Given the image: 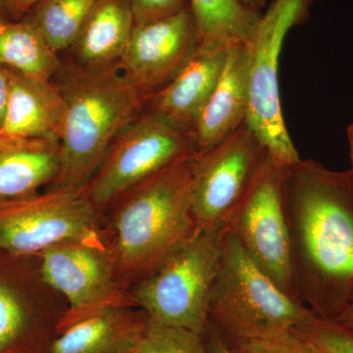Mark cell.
<instances>
[{"instance_id":"6da1fadb","label":"cell","mask_w":353,"mask_h":353,"mask_svg":"<svg viewBox=\"0 0 353 353\" xmlns=\"http://www.w3.org/2000/svg\"><path fill=\"white\" fill-rule=\"evenodd\" d=\"M283 192L299 301L334 321L353 303V173L301 159Z\"/></svg>"},{"instance_id":"7a4b0ae2","label":"cell","mask_w":353,"mask_h":353,"mask_svg":"<svg viewBox=\"0 0 353 353\" xmlns=\"http://www.w3.org/2000/svg\"><path fill=\"white\" fill-rule=\"evenodd\" d=\"M64 101L60 132L61 164L48 190H81L101 166L109 148L150 97L120 69L62 63L52 79Z\"/></svg>"},{"instance_id":"3957f363","label":"cell","mask_w":353,"mask_h":353,"mask_svg":"<svg viewBox=\"0 0 353 353\" xmlns=\"http://www.w3.org/2000/svg\"><path fill=\"white\" fill-rule=\"evenodd\" d=\"M199 152L176 160L113 204L110 252L117 275L141 281L196 233L192 194Z\"/></svg>"},{"instance_id":"277c9868","label":"cell","mask_w":353,"mask_h":353,"mask_svg":"<svg viewBox=\"0 0 353 353\" xmlns=\"http://www.w3.org/2000/svg\"><path fill=\"white\" fill-rule=\"evenodd\" d=\"M209 324L226 341L294 331L317 316L281 290L224 230L222 257L208 304Z\"/></svg>"},{"instance_id":"5b68a950","label":"cell","mask_w":353,"mask_h":353,"mask_svg":"<svg viewBox=\"0 0 353 353\" xmlns=\"http://www.w3.org/2000/svg\"><path fill=\"white\" fill-rule=\"evenodd\" d=\"M222 236L223 231L196 232L139 281L132 301L154 321L205 334L209 297L222 257Z\"/></svg>"},{"instance_id":"8992f818","label":"cell","mask_w":353,"mask_h":353,"mask_svg":"<svg viewBox=\"0 0 353 353\" xmlns=\"http://www.w3.org/2000/svg\"><path fill=\"white\" fill-rule=\"evenodd\" d=\"M313 2L314 0H273L248 43L250 108L246 123L272 159L283 167L296 163L301 158L285 127L281 105V52L290 29L308 20Z\"/></svg>"},{"instance_id":"52a82bcc","label":"cell","mask_w":353,"mask_h":353,"mask_svg":"<svg viewBox=\"0 0 353 353\" xmlns=\"http://www.w3.org/2000/svg\"><path fill=\"white\" fill-rule=\"evenodd\" d=\"M199 150L192 132L145 109L118 134L83 190L101 210L176 160Z\"/></svg>"},{"instance_id":"ba28073f","label":"cell","mask_w":353,"mask_h":353,"mask_svg":"<svg viewBox=\"0 0 353 353\" xmlns=\"http://www.w3.org/2000/svg\"><path fill=\"white\" fill-rule=\"evenodd\" d=\"M283 181L284 167L268 153L224 230L238 239L260 270L285 294L299 301Z\"/></svg>"},{"instance_id":"9c48e42d","label":"cell","mask_w":353,"mask_h":353,"mask_svg":"<svg viewBox=\"0 0 353 353\" xmlns=\"http://www.w3.org/2000/svg\"><path fill=\"white\" fill-rule=\"evenodd\" d=\"M97 211L83 190H48L0 201V250L32 254L65 241L105 245Z\"/></svg>"},{"instance_id":"30bf717a","label":"cell","mask_w":353,"mask_h":353,"mask_svg":"<svg viewBox=\"0 0 353 353\" xmlns=\"http://www.w3.org/2000/svg\"><path fill=\"white\" fill-rule=\"evenodd\" d=\"M267 154L246 122L217 145L199 150L192 194L196 232L224 231Z\"/></svg>"},{"instance_id":"8fae6325","label":"cell","mask_w":353,"mask_h":353,"mask_svg":"<svg viewBox=\"0 0 353 353\" xmlns=\"http://www.w3.org/2000/svg\"><path fill=\"white\" fill-rule=\"evenodd\" d=\"M41 255L44 283L63 294L69 304L57 323V334L104 309L127 305L112 254L105 245L65 241Z\"/></svg>"},{"instance_id":"7c38bea8","label":"cell","mask_w":353,"mask_h":353,"mask_svg":"<svg viewBox=\"0 0 353 353\" xmlns=\"http://www.w3.org/2000/svg\"><path fill=\"white\" fill-rule=\"evenodd\" d=\"M199 46L190 7L150 24L134 26L120 69L152 97L173 80Z\"/></svg>"},{"instance_id":"4fadbf2b","label":"cell","mask_w":353,"mask_h":353,"mask_svg":"<svg viewBox=\"0 0 353 353\" xmlns=\"http://www.w3.org/2000/svg\"><path fill=\"white\" fill-rule=\"evenodd\" d=\"M229 48L199 46L178 75L153 94L146 110L192 132L219 81Z\"/></svg>"},{"instance_id":"5bb4252c","label":"cell","mask_w":353,"mask_h":353,"mask_svg":"<svg viewBox=\"0 0 353 353\" xmlns=\"http://www.w3.org/2000/svg\"><path fill=\"white\" fill-rule=\"evenodd\" d=\"M250 108V52L248 43L231 46L219 81L196 123L199 150L212 148L248 120Z\"/></svg>"},{"instance_id":"9a60e30c","label":"cell","mask_w":353,"mask_h":353,"mask_svg":"<svg viewBox=\"0 0 353 353\" xmlns=\"http://www.w3.org/2000/svg\"><path fill=\"white\" fill-rule=\"evenodd\" d=\"M4 69L8 76L9 95L0 134L59 141L65 108L57 83Z\"/></svg>"},{"instance_id":"2e32d148","label":"cell","mask_w":353,"mask_h":353,"mask_svg":"<svg viewBox=\"0 0 353 353\" xmlns=\"http://www.w3.org/2000/svg\"><path fill=\"white\" fill-rule=\"evenodd\" d=\"M134 27L129 0H97L68 50L72 63L88 70L119 64Z\"/></svg>"},{"instance_id":"e0dca14e","label":"cell","mask_w":353,"mask_h":353,"mask_svg":"<svg viewBox=\"0 0 353 353\" xmlns=\"http://www.w3.org/2000/svg\"><path fill=\"white\" fill-rule=\"evenodd\" d=\"M127 305L113 306L58 333L46 353H136L148 316L139 317Z\"/></svg>"},{"instance_id":"ac0fdd59","label":"cell","mask_w":353,"mask_h":353,"mask_svg":"<svg viewBox=\"0 0 353 353\" xmlns=\"http://www.w3.org/2000/svg\"><path fill=\"white\" fill-rule=\"evenodd\" d=\"M57 139H23L0 134V201L37 194L50 187L60 171Z\"/></svg>"},{"instance_id":"d6986e66","label":"cell","mask_w":353,"mask_h":353,"mask_svg":"<svg viewBox=\"0 0 353 353\" xmlns=\"http://www.w3.org/2000/svg\"><path fill=\"white\" fill-rule=\"evenodd\" d=\"M61 65L59 54L31 21L23 17L0 22V66L31 78L51 81Z\"/></svg>"},{"instance_id":"ffe728a7","label":"cell","mask_w":353,"mask_h":353,"mask_svg":"<svg viewBox=\"0 0 353 353\" xmlns=\"http://www.w3.org/2000/svg\"><path fill=\"white\" fill-rule=\"evenodd\" d=\"M199 46L230 48L248 43L262 13L241 0H190Z\"/></svg>"},{"instance_id":"44dd1931","label":"cell","mask_w":353,"mask_h":353,"mask_svg":"<svg viewBox=\"0 0 353 353\" xmlns=\"http://www.w3.org/2000/svg\"><path fill=\"white\" fill-rule=\"evenodd\" d=\"M97 0H38L25 18L43 34L59 54L68 50L78 36Z\"/></svg>"},{"instance_id":"7402d4cb","label":"cell","mask_w":353,"mask_h":353,"mask_svg":"<svg viewBox=\"0 0 353 353\" xmlns=\"http://www.w3.org/2000/svg\"><path fill=\"white\" fill-rule=\"evenodd\" d=\"M136 353H208L205 334L168 326L148 317Z\"/></svg>"},{"instance_id":"603a6c76","label":"cell","mask_w":353,"mask_h":353,"mask_svg":"<svg viewBox=\"0 0 353 353\" xmlns=\"http://www.w3.org/2000/svg\"><path fill=\"white\" fill-rule=\"evenodd\" d=\"M226 343L236 353H318L314 343L296 331Z\"/></svg>"},{"instance_id":"cb8c5ba5","label":"cell","mask_w":353,"mask_h":353,"mask_svg":"<svg viewBox=\"0 0 353 353\" xmlns=\"http://www.w3.org/2000/svg\"><path fill=\"white\" fill-rule=\"evenodd\" d=\"M27 313L19 297L0 280V353L12 347L24 333Z\"/></svg>"},{"instance_id":"d4e9b609","label":"cell","mask_w":353,"mask_h":353,"mask_svg":"<svg viewBox=\"0 0 353 353\" xmlns=\"http://www.w3.org/2000/svg\"><path fill=\"white\" fill-rule=\"evenodd\" d=\"M294 331L334 353H353V330L339 323L316 317L306 326Z\"/></svg>"},{"instance_id":"484cf974","label":"cell","mask_w":353,"mask_h":353,"mask_svg":"<svg viewBox=\"0 0 353 353\" xmlns=\"http://www.w3.org/2000/svg\"><path fill=\"white\" fill-rule=\"evenodd\" d=\"M134 26L166 19L189 8L190 0H129Z\"/></svg>"},{"instance_id":"4316f807","label":"cell","mask_w":353,"mask_h":353,"mask_svg":"<svg viewBox=\"0 0 353 353\" xmlns=\"http://www.w3.org/2000/svg\"><path fill=\"white\" fill-rule=\"evenodd\" d=\"M205 343L208 353H236L229 347L219 332L210 324L205 334Z\"/></svg>"},{"instance_id":"83f0119b","label":"cell","mask_w":353,"mask_h":353,"mask_svg":"<svg viewBox=\"0 0 353 353\" xmlns=\"http://www.w3.org/2000/svg\"><path fill=\"white\" fill-rule=\"evenodd\" d=\"M9 95V80L6 69L0 66V131L6 118Z\"/></svg>"},{"instance_id":"f1b7e54d","label":"cell","mask_w":353,"mask_h":353,"mask_svg":"<svg viewBox=\"0 0 353 353\" xmlns=\"http://www.w3.org/2000/svg\"><path fill=\"white\" fill-rule=\"evenodd\" d=\"M21 19L22 16L18 8L17 0H0V22Z\"/></svg>"},{"instance_id":"f546056e","label":"cell","mask_w":353,"mask_h":353,"mask_svg":"<svg viewBox=\"0 0 353 353\" xmlns=\"http://www.w3.org/2000/svg\"><path fill=\"white\" fill-rule=\"evenodd\" d=\"M334 322L339 323V324L343 325L348 329L353 330V303L341 317L334 320Z\"/></svg>"},{"instance_id":"4dcf8cb0","label":"cell","mask_w":353,"mask_h":353,"mask_svg":"<svg viewBox=\"0 0 353 353\" xmlns=\"http://www.w3.org/2000/svg\"><path fill=\"white\" fill-rule=\"evenodd\" d=\"M38 0H17L18 8H19V12L22 18L24 17L28 11L31 9V7L34 6Z\"/></svg>"},{"instance_id":"1f68e13d","label":"cell","mask_w":353,"mask_h":353,"mask_svg":"<svg viewBox=\"0 0 353 353\" xmlns=\"http://www.w3.org/2000/svg\"><path fill=\"white\" fill-rule=\"evenodd\" d=\"M245 6L261 11L266 6V0H241Z\"/></svg>"},{"instance_id":"d6a6232c","label":"cell","mask_w":353,"mask_h":353,"mask_svg":"<svg viewBox=\"0 0 353 353\" xmlns=\"http://www.w3.org/2000/svg\"><path fill=\"white\" fill-rule=\"evenodd\" d=\"M347 139L350 143V160H352V170L353 173V123L347 128Z\"/></svg>"},{"instance_id":"836d02e7","label":"cell","mask_w":353,"mask_h":353,"mask_svg":"<svg viewBox=\"0 0 353 353\" xmlns=\"http://www.w3.org/2000/svg\"><path fill=\"white\" fill-rule=\"evenodd\" d=\"M312 343V341H311ZM315 345V343H314ZM316 348H317L318 353H334L333 352H331V350H326V348L319 347V345H315Z\"/></svg>"}]
</instances>
